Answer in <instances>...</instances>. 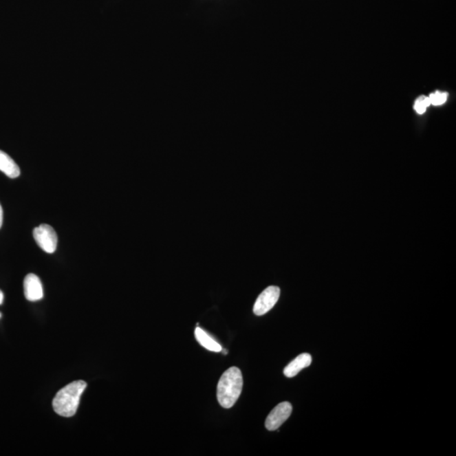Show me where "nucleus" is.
I'll use <instances>...</instances> for the list:
<instances>
[{
	"label": "nucleus",
	"mask_w": 456,
	"mask_h": 456,
	"mask_svg": "<svg viewBox=\"0 0 456 456\" xmlns=\"http://www.w3.org/2000/svg\"><path fill=\"white\" fill-rule=\"evenodd\" d=\"M0 171L10 179H17L21 174L19 166L8 154L2 151H0Z\"/></svg>",
	"instance_id": "nucleus-8"
},
{
	"label": "nucleus",
	"mask_w": 456,
	"mask_h": 456,
	"mask_svg": "<svg viewBox=\"0 0 456 456\" xmlns=\"http://www.w3.org/2000/svg\"><path fill=\"white\" fill-rule=\"evenodd\" d=\"M3 213L1 205H0V228H1L3 225Z\"/></svg>",
	"instance_id": "nucleus-12"
},
{
	"label": "nucleus",
	"mask_w": 456,
	"mask_h": 456,
	"mask_svg": "<svg viewBox=\"0 0 456 456\" xmlns=\"http://www.w3.org/2000/svg\"><path fill=\"white\" fill-rule=\"evenodd\" d=\"M312 362V357L309 354H300L296 357L294 361H292L284 369V374L285 377L292 378L296 376L300 371L303 369L307 368Z\"/></svg>",
	"instance_id": "nucleus-7"
},
{
	"label": "nucleus",
	"mask_w": 456,
	"mask_h": 456,
	"mask_svg": "<svg viewBox=\"0 0 456 456\" xmlns=\"http://www.w3.org/2000/svg\"><path fill=\"white\" fill-rule=\"evenodd\" d=\"M24 294L28 301L36 302L43 298L42 283L38 276L28 274L24 280Z\"/></svg>",
	"instance_id": "nucleus-6"
},
{
	"label": "nucleus",
	"mask_w": 456,
	"mask_h": 456,
	"mask_svg": "<svg viewBox=\"0 0 456 456\" xmlns=\"http://www.w3.org/2000/svg\"><path fill=\"white\" fill-rule=\"evenodd\" d=\"M33 237L38 246L47 254H53L58 246V236L50 225L43 224L33 230Z\"/></svg>",
	"instance_id": "nucleus-3"
},
{
	"label": "nucleus",
	"mask_w": 456,
	"mask_h": 456,
	"mask_svg": "<svg viewBox=\"0 0 456 456\" xmlns=\"http://www.w3.org/2000/svg\"><path fill=\"white\" fill-rule=\"evenodd\" d=\"M87 384L83 380L74 381L59 391L53 400V406L59 416L72 417L76 413L81 395Z\"/></svg>",
	"instance_id": "nucleus-2"
},
{
	"label": "nucleus",
	"mask_w": 456,
	"mask_h": 456,
	"mask_svg": "<svg viewBox=\"0 0 456 456\" xmlns=\"http://www.w3.org/2000/svg\"><path fill=\"white\" fill-rule=\"evenodd\" d=\"M242 372L237 367H232L222 374L217 385V400L224 409L235 405L243 390Z\"/></svg>",
	"instance_id": "nucleus-1"
},
{
	"label": "nucleus",
	"mask_w": 456,
	"mask_h": 456,
	"mask_svg": "<svg viewBox=\"0 0 456 456\" xmlns=\"http://www.w3.org/2000/svg\"><path fill=\"white\" fill-rule=\"evenodd\" d=\"M3 301V294L1 290H0V304H2ZM0 317H1V314H0Z\"/></svg>",
	"instance_id": "nucleus-13"
},
{
	"label": "nucleus",
	"mask_w": 456,
	"mask_h": 456,
	"mask_svg": "<svg viewBox=\"0 0 456 456\" xmlns=\"http://www.w3.org/2000/svg\"><path fill=\"white\" fill-rule=\"evenodd\" d=\"M221 351H222V352H224V354L225 355H226V354H228V351H227V350L221 349Z\"/></svg>",
	"instance_id": "nucleus-14"
},
{
	"label": "nucleus",
	"mask_w": 456,
	"mask_h": 456,
	"mask_svg": "<svg viewBox=\"0 0 456 456\" xmlns=\"http://www.w3.org/2000/svg\"><path fill=\"white\" fill-rule=\"evenodd\" d=\"M280 288L276 287V285H270V287H267L255 301L254 305V314H257V316H262V315L268 313L276 305L278 299L280 298Z\"/></svg>",
	"instance_id": "nucleus-4"
},
{
	"label": "nucleus",
	"mask_w": 456,
	"mask_h": 456,
	"mask_svg": "<svg viewBox=\"0 0 456 456\" xmlns=\"http://www.w3.org/2000/svg\"><path fill=\"white\" fill-rule=\"evenodd\" d=\"M292 406L289 402L280 403L268 415L265 420V428L269 431H276L291 416Z\"/></svg>",
	"instance_id": "nucleus-5"
},
{
	"label": "nucleus",
	"mask_w": 456,
	"mask_h": 456,
	"mask_svg": "<svg viewBox=\"0 0 456 456\" xmlns=\"http://www.w3.org/2000/svg\"><path fill=\"white\" fill-rule=\"evenodd\" d=\"M431 105L428 96H422L415 102L414 109L418 114H424L428 107Z\"/></svg>",
	"instance_id": "nucleus-10"
},
{
	"label": "nucleus",
	"mask_w": 456,
	"mask_h": 456,
	"mask_svg": "<svg viewBox=\"0 0 456 456\" xmlns=\"http://www.w3.org/2000/svg\"><path fill=\"white\" fill-rule=\"evenodd\" d=\"M448 94L446 92L437 91L428 96L430 103L433 106H440L447 101Z\"/></svg>",
	"instance_id": "nucleus-11"
},
{
	"label": "nucleus",
	"mask_w": 456,
	"mask_h": 456,
	"mask_svg": "<svg viewBox=\"0 0 456 456\" xmlns=\"http://www.w3.org/2000/svg\"><path fill=\"white\" fill-rule=\"evenodd\" d=\"M195 335L198 343L202 345V347L206 348L207 350L215 352L221 351L222 347L221 345L214 339L211 338L208 334L204 332L202 328H196Z\"/></svg>",
	"instance_id": "nucleus-9"
}]
</instances>
